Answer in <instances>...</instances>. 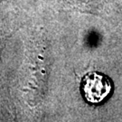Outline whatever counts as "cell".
<instances>
[{
    "label": "cell",
    "mask_w": 122,
    "mask_h": 122,
    "mask_svg": "<svg viewBox=\"0 0 122 122\" xmlns=\"http://www.w3.org/2000/svg\"><path fill=\"white\" fill-rule=\"evenodd\" d=\"M81 89L87 102L91 104H100L111 93L112 83L105 74L92 71L82 78Z\"/></svg>",
    "instance_id": "cell-1"
}]
</instances>
